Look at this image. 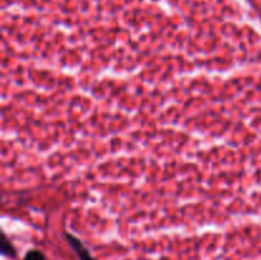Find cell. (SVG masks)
Instances as JSON below:
<instances>
[{"label":"cell","mask_w":261,"mask_h":260,"mask_svg":"<svg viewBox=\"0 0 261 260\" xmlns=\"http://www.w3.org/2000/svg\"><path fill=\"white\" fill-rule=\"evenodd\" d=\"M24 260H43V256L38 251H31L28 252Z\"/></svg>","instance_id":"obj_2"},{"label":"cell","mask_w":261,"mask_h":260,"mask_svg":"<svg viewBox=\"0 0 261 260\" xmlns=\"http://www.w3.org/2000/svg\"><path fill=\"white\" fill-rule=\"evenodd\" d=\"M69 240H70L71 245H73V246L75 247V250H76V251H78L79 256H81L82 260H93V259H92L91 255L88 254V251H87V250L84 249L83 246H82V244L78 241V240H75V239H74V237H70V236H69Z\"/></svg>","instance_id":"obj_1"}]
</instances>
